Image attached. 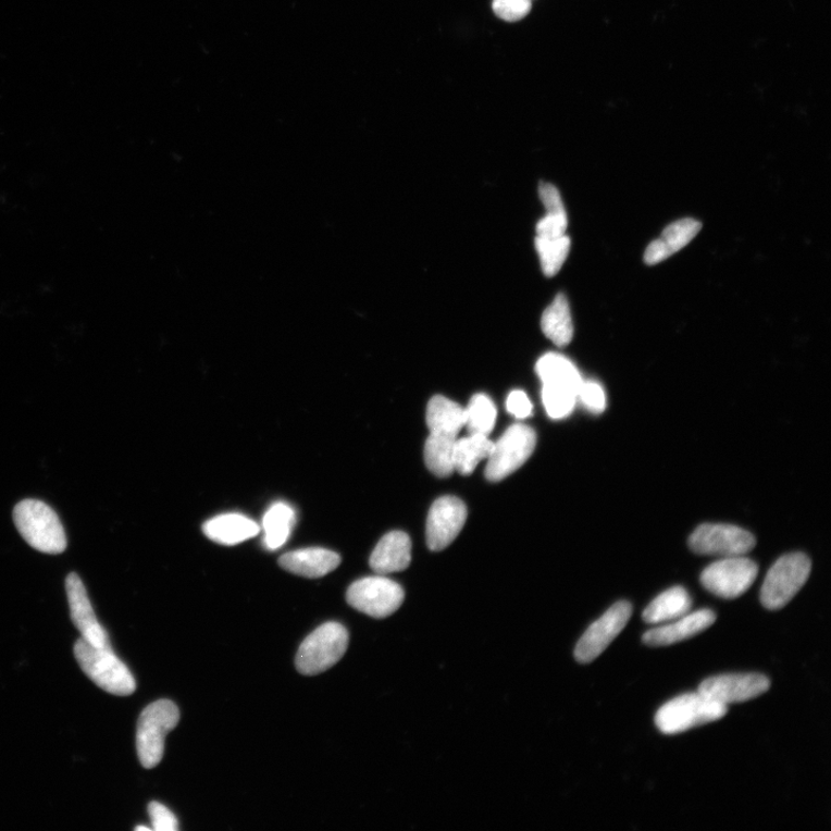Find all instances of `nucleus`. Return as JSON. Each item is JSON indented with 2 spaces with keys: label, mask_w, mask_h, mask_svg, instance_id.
<instances>
[{
  "label": "nucleus",
  "mask_w": 831,
  "mask_h": 831,
  "mask_svg": "<svg viewBox=\"0 0 831 831\" xmlns=\"http://www.w3.org/2000/svg\"><path fill=\"white\" fill-rule=\"evenodd\" d=\"M17 532L35 550L60 555L66 550L64 526L53 509L44 501L26 499L14 507Z\"/></svg>",
  "instance_id": "nucleus-1"
},
{
  "label": "nucleus",
  "mask_w": 831,
  "mask_h": 831,
  "mask_svg": "<svg viewBox=\"0 0 831 831\" xmlns=\"http://www.w3.org/2000/svg\"><path fill=\"white\" fill-rule=\"evenodd\" d=\"M74 656L86 675L103 691L127 696L137 689L136 679L111 648V644L94 647L84 638L74 645Z\"/></svg>",
  "instance_id": "nucleus-2"
},
{
  "label": "nucleus",
  "mask_w": 831,
  "mask_h": 831,
  "mask_svg": "<svg viewBox=\"0 0 831 831\" xmlns=\"http://www.w3.org/2000/svg\"><path fill=\"white\" fill-rule=\"evenodd\" d=\"M727 714L728 706L697 692L678 696L666 704L657 711L655 723L665 734H678L722 720Z\"/></svg>",
  "instance_id": "nucleus-3"
},
{
  "label": "nucleus",
  "mask_w": 831,
  "mask_h": 831,
  "mask_svg": "<svg viewBox=\"0 0 831 831\" xmlns=\"http://www.w3.org/2000/svg\"><path fill=\"white\" fill-rule=\"evenodd\" d=\"M349 645V634L338 622H326L311 633L300 645L296 667L301 674L325 672L342 659Z\"/></svg>",
  "instance_id": "nucleus-4"
},
{
  "label": "nucleus",
  "mask_w": 831,
  "mask_h": 831,
  "mask_svg": "<svg viewBox=\"0 0 831 831\" xmlns=\"http://www.w3.org/2000/svg\"><path fill=\"white\" fill-rule=\"evenodd\" d=\"M179 710L173 702L160 700L149 705L139 717L137 751L146 769L157 767L164 754L165 736L179 722Z\"/></svg>",
  "instance_id": "nucleus-5"
},
{
  "label": "nucleus",
  "mask_w": 831,
  "mask_h": 831,
  "mask_svg": "<svg viewBox=\"0 0 831 831\" xmlns=\"http://www.w3.org/2000/svg\"><path fill=\"white\" fill-rule=\"evenodd\" d=\"M810 569V560L804 554H791L780 558L773 563L762 584V606L771 611L787 606L804 587Z\"/></svg>",
  "instance_id": "nucleus-6"
},
{
  "label": "nucleus",
  "mask_w": 831,
  "mask_h": 831,
  "mask_svg": "<svg viewBox=\"0 0 831 831\" xmlns=\"http://www.w3.org/2000/svg\"><path fill=\"white\" fill-rule=\"evenodd\" d=\"M536 442V432L531 426L516 424L506 430L487 458L485 477L500 482L512 475L532 457Z\"/></svg>",
  "instance_id": "nucleus-7"
},
{
  "label": "nucleus",
  "mask_w": 831,
  "mask_h": 831,
  "mask_svg": "<svg viewBox=\"0 0 831 831\" xmlns=\"http://www.w3.org/2000/svg\"><path fill=\"white\" fill-rule=\"evenodd\" d=\"M347 600L356 610L384 619L401 608L405 591L399 583L385 576H370L350 585Z\"/></svg>",
  "instance_id": "nucleus-8"
},
{
  "label": "nucleus",
  "mask_w": 831,
  "mask_h": 831,
  "mask_svg": "<svg viewBox=\"0 0 831 831\" xmlns=\"http://www.w3.org/2000/svg\"><path fill=\"white\" fill-rule=\"evenodd\" d=\"M758 572V565L748 558L727 557L708 566L702 574V583L709 593L733 599L752 587Z\"/></svg>",
  "instance_id": "nucleus-9"
},
{
  "label": "nucleus",
  "mask_w": 831,
  "mask_h": 831,
  "mask_svg": "<svg viewBox=\"0 0 831 831\" xmlns=\"http://www.w3.org/2000/svg\"><path fill=\"white\" fill-rule=\"evenodd\" d=\"M754 536L740 526L721 523H706L696 529L690 537V547L697 555L735 557L753 550Z\"/></svg>",
  "instance_id": "nucleus-10"
},
{
  "label": "nucleus",
  "mask_w": 831,
  "mask_h": 831,
  "mask_svg": "<svg viewBox=\"0 0 831 831\" xmlns=\"http://www.w3.org/2000/svg\"><path fill=\"white\" fill-rule=\"evenodd\" d=\"M632 615L633 608L631 603L627 600L616 603L612 608L585 631L578 642L574 652L578 662L587 665L600 656L622 630L627 628Z\"/></svg>",
  "instance_id": "nucleus-11"
},
{
  "label": "nucleus",
  "mask_w": 831,
  "mask_h": 831,
  "mask_svg": "<svg viewBox=\"0 0 831 831\" xmlns=\"http://www.w3.org/2000/svg\"><path fill=\"white\" fill-rule=\"evenodd\" d=\"M464 503L457 497H442L430 508L426 523L429 549L442 551L456 541L467 521Z\"/></svg>",
  "instance_id": "nucleus-12"
},
{
  "label": "nucleus",
  "mask_w": 831,
  "mask_h": 831,
  "mask_svg": "<svg viewBox=\"0 0 831 831\" xmlns=\"http://www.w3.org/2000/svg\"><path fill=\"white\" fill-rule=\"evenodd\" d=\"M770 689V680L758 673L712 677L698 687V693L723 704H742L759 697Z\"/></svg>",
  "instance_id": "nucleus-13"
},
{
  "label": "nucleus",
  "mask_w": 831,
  "mask_h": 831,
  "mask_svg": "<svg viewBox=\"0 0 831 831\" xmlns=\"http://www.w3.org/2000/svg\"><path fill=\"white\" fill-rule=\"evenodd\" d=\"M66 594L71 619L82 633V638L94 647L109 644V635L94 612L84 582L77 573L66 578Z\"/></svg>",
  "instance_id": "nucleus-14"
},
{
  "label": "nucleus",
  "mask_w": 831,
  "mask_h": 831,
  "mask_svg": "<svg viewBox=\"0 0 831 831\" xmlns=\"http://www.w3.org/2000/svg\"><path fill=\"white\" fill-rule=\"evenodd\" d=\"M716 615L708 609L689 612L668 625L653 629L644 634L642 641L649 647H663L678 644L700 634L714 625Z\"/></svg>",
  "instance_id": "nucleus-15"
},
{
  "label": "nucleus",
  "mask_w": 831,
  "mask_h": 831,
  "mask_svg": "<svg viewBox=\"0 0 831 831\" xmlns=\"http://www.w3.org/2000/svg\"><path fill=\"white\" fill-rule=\"evenodd\" d=\"M278 562L283 570L293 574L318 579L336 570L342 558L323 547H309L282 556Z\"/></svg>",
  "instance_id": "nucleus-16"
},
{
  "label": "nucleus",
  "mask_w": 831,
  "mask_h": 831,
  "mask_svg": "<svg viewBox=\"0 0 831 831\" xmlns=\"http://www.w3.org/2000/svg\"><path fill=\"white\" fill-rule=\"evenodd\" d=\"M703 228V224L694 219H683L673 222L662 236L650 243L645 252V262L649 266L669 259L683 250Z\"/></svg>",
  "instance_id": "nucleus-17"
},
{
  "label": "nucleus",
  "mask_w": 831,
  "mask_h": 831,
  "mask_svg": "<svg viewBox=\"0 0 831 831\" xmlns=\"http://www.w3.org/2000/svg\"><path fill=\"white\" fill-rule=\"evenodd\" d=\"M411 562V541L404 532H392L376 544L370 559L371 569L382 575L402 572Z\"/></svg>",
  "instance_id": "nucleus-18"
},
{
  "label": "nucleus",
  "mask_w": 831,
  "mask_h": 831,
  "mask_svg": "<svg viewBox=\"0 0 831 831\" xmlns=\"http://www.w3.org/2000/svg\"><path fill=\"white\" fill-rule=\"evenodd\" d=\"M202 531L204 535L222 545H236L256 537L260 528L257 522L248 517L230 513L219 516L207 521Z\"/></svg>",
  "instance_id": "nucleus-19"
},
{
  "label": "nucleus",
  "mask_w": 831,
  "mask_h": 831,
  "mask_svg": "<svg viewBox=\"0 0 831 831\" xmlns=\"http://www.w3.org/2000/svg\"><path fill=\"white\" fill-rule=\"evenodd\" d=\"M426 423L430 433L458 438L466 424L464 408L444 396H434L427 405Z\"/></svg>",
  "instance_id": "nucleus-20"
},
{
  "label": "nucleus",
  "mask_w": 831,
  "mask_h": 831,
  "mask_svg": "<svg viewBox=\"0 0 831 831\" xmlns=\"http://www.w3.org/2000/svg\"><path fill=\"white\" fill-rule=\"evenodd\" d=\"M692 609V598L683 587H673L656 597L642 618L652 625L682 618Z\"/></svg>",
  "instance_id": "nucleus-21"
},
{
  "label": "nucleus",
  "mask_w": 831,
  "mask_h": 831,
  "mask_svg": "<svg viewBox=\"0 0 831 831\" xmlns=\"http://www.w3.org/2000/svg\"><path fill=\"white\" fill-rule=\"evenodd\" d=\"M544 335L558 347L570 345L574 335L572 314L568 298L559 294L547 308L541 321Z\"/></svg>",
  "instance_id": "nucleus-22"
},
{
  "label": "nucleus",
  "mask_w": 831,
  "mask_h": 831,
  "mask_svg": "<svg viewBox=\"0 0 831 831\" xmlns=\"http://www.w3.org/2000/svg\"><path fill=\"white\" fill-rule=\"evenodd\" d=\"M296 522L294 508L285 501L273 504L263 517V544L269 550L280 549L289 539Z\"/></svg>",
  "instance_id": "nucleus-23"
},
{
  "label": "nucleus",
  "mask_w": 831,
  "mask_h": 831,
  "mask_svg": "<svg viewBox=\"0 0 831 831\" xmlns=\"http://www.w3.org/2000/svg\"><path fill=\"white\" fill-rule=\"evenodd\" d=\"M536 371L543 385L568 388L578 394L582 377L575 365L559 354H546L537 362Z\"/></svg>",
  "instance_id": "nucleus-24"
},
{
  "label": "nucleus",
  "mask_w": 831,
  "mask_h": 831,
  "mask_svg": "<svg viewBox=\"0 0 831 831\" xmlns=\"http://www.w3.org/2000/svg\"><path fill=\"white\" fill-rule=\"evenodd\" d=\"M494 442L483 434H469L457 439L455 447V468L463 476L471 475L481 461L487 459L494 449Z\"/></svg>",
  "instance_id": "nucleus-25"
},
{
  "label": "nucleus",
  "mask_w": 831,
  "mask_h": 831,
  "mask_svg": "<svg viewBox=\"0 0 831 831\" xmlns=\"http://www.w3.org/2000/svg\"><path fill=\"white\" fill-rule=\"evenodd\" d=\"M457 439L430 433L424 447V459L433 475L446 479L456 471L455 447Z\"/></svg>",
  "instance_id": "nucleus-26"
},
{
  "label": "nucleus",
  "mask_w": 831,
  "mask_h": 831,
  "mask_svg": "<svg viewBox=\"0 0 831 831\" xmlns=\"http://www.w3.org/2000/svg\"><path fill=\"white\" fill-rule=\"evenodd\" d=\"M464 411V426L468 429L469 434L488 436L493 432L497 421V408L488 396L484 394L472 396Z\"/></svg>",
  "instance_id": "nucleus-27"
},
{
  "label": "nucleus",
  "mask_w": 831,
  "mask_h": 831,
  "mask_svg": "<svg viewBox=\"0 0 831 831\" xmlns=\"http://www.w3.org/2000/svg\"><path fill=\"white\" fill-rule=\"evenodd\" d=\"M535 243L543 273L549 277L555 276L570 255L571 239L566 235L553 239L536 237Z\"/></svg>",
  "instance_id": "nucleus-28"
},
{
  "label": "nucleus",
  "mask_w": 831,
  "mask_h": 831,
  "mask_svg": "<svg viewBox=\"0 0 831 831\" xmlns=\"http://www.w3.org/2000/svg\"><path fill=\"white\" fill-rule=\"evenodd\" d=\"M543 405L549 418L562 420L568 418L575 408L578 394L571 389L543 385Z\"/></svg>",
  "instance_id": "nucleus-29"
},
{
  "label": "nucleus",
  "mask_w": 831,
  "mask_h": 831,
  "mask_svg": "<svg viewBox=\"0 0 831 831\" xmlns=\"http://www.w3.org/2000/svg\"><path fill=\"white\" fill-rule=\"evenodd\" d=\"M578 401L593 413H601L607 408V396L601 386L593 382H582Z\"/></svg>",
  "instance_id": "nucleus-30"
},
{
  "label": "nucleus",
  "mask_w": 831,
  "mask_h": 831,
  "mask_svg": "<svg viewBox=\"0 0 831 831\" xmlns=\"http://www.w3.org/2000/svg\"><path fill=\"white\" fill-rule=\"evenodd\" d=\"M494 11L505 22L521 21L532 10V0H494Z\"/></svg>",
  "instance_id": "nucleus-31"
},
{
  "label": "nucleus",
  "mask_w": 831,
  "mask_h": 831,
  "mask_svg": "<svg viewBox=\"0 0 831 831\" xmlns=\"http://www.w3.org/2000/svg\"><path fill=\"white\" fill-rule=\"evenodd\" d=\"M568 214H547L537 224V237L550 239L562 237L568 231Z\"/></svg>",
  "instance_id": "nucleus-32"
},
{
  "label": "nucleus",
  "mask_w": 831,
  "mask_h": 831,
  "mask_svg": "<svg viewBox=\"0 0 831 831\" xmlns=\"http://www.w3.org/2000/svg\"><path fill=\"white\" fill-rule=\"evenodd\" d=\"M149 817L157 831H177L178 821L173 811L160 803L153 802L148 806Z\"/></svg>",
  "instance_id": "nucleus-33"
},
{
  "label": "nucleus",
  "mask_w": 831,
  "mask_h": 831,
  "mask_svg": "<svg viewBox=\"0 0 831 831\" xmlns=\"http://www.w3.org/2000/svg\"><path fill=\"white\" fill-rule=\"evenodd\" d=\"M507 411L519 420L531 418L533 414V405L528 395L522 390H513L508 395L506 402Z\"/></svg>",
  "instance_id": "nucleus-34"
},
{
  "label": "nucleus",
  "mask_w": 831,
  "mask_h": 831,
  "mask_svg": "<svg viewBox=\"0 0 831 831\" xmlns=\"http://www.w3.org/2000/svg\"><path fill=\"white\" fill-rule=\"evenodd\" d=\"M539 198L547 214L566 215L563 202L556 186L545 183L541 184Z\"/></svg>",
  "instance_id": "nucleus-35"
},
{
  "label": "nucleus",
  "mask_w": 831,
  "mask_h": 831,
  "mask_svg": "<svg viewBox=\"0 0 831 831\" xmlns=\"http://www.w3.org/2000/svg\"><path fill=\"white\" fill-rule=\"evenodd\" d=\"M136 830H138V831H140V830L150 831V830H152V829H150V828H148V827L139 826V827H137V828H136Z\"/></svg>",
  "instance_id": "nucleus-36"
}]
</instances>
